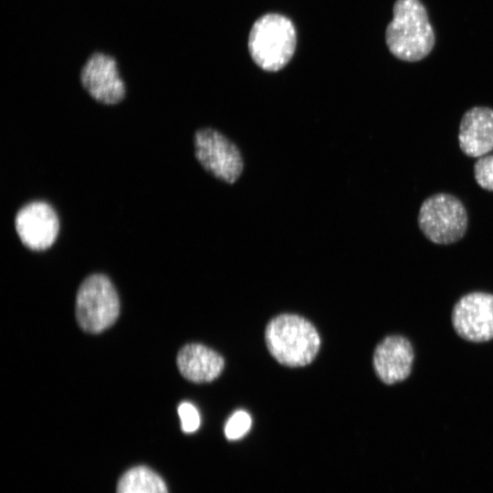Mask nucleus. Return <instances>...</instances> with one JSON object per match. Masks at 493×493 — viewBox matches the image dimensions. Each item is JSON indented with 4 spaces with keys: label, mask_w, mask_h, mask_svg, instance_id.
Segmentation results:
<instances>
[{
    "label": "nucleus",
    "mask_w": 493,
    "mask_h": 493,
    "mask_svg": "<svg viewBox=\"0 0 493 493\" xmlns=\"http://www.w3.org/2000/svg\"><path fill=\"white\" fill-rule=\"evenodd\" d=\"M453 327L462 339L485 342L493 339V294L471 292L463 296L452 312Z\"/></svg>",
    "instance_id": "0eeeda50"
},
{
    "label": "nucleus",
    "mask_w": 493,
    "mask_h": 493,
    "mask_svg": "<svg viewBox=\"0 0 493 493\" xmlns=\"http://www.w3.org/2000/svg\"><path fill=\"white\" fill-rule=\"evenodd\" d=\"M250 426V415L246 411L238 410L228 418L225 426V435L229 440H236L244 436Z\"/></svg>",
    "instance_id": "4468645a"
},
{
    "label": "nucleus",
    "mask_w": 493,
    "mask_h": 493,
    "mask_svg": "<svg viewBox=\"0 0 493 493\" xmlns=\"http://www.w3.org/2000/svg\"><path fill=\"white\" fill-rule=\"evenodd\" d=\"M15 228L26 247L39 251L55 242L59 230V220L51 205L45 201H32L17 210Z\"/></svg>",
    "instance_id": "6e6552de"
},
{
    "label": "nucleus",
    "mask_w": 493,
    "mask_h": 493,
    "mask_svg": "<svg viewBox=\"0 0 493 493\" xmlns=\"http://www.w3.org/2000/svg\"><path fill=\"white\" fill-rule=\"evenodd\" d=\"M417 225L422 234L436 245L454 244L467 230V211L461 200L448 193H436L421 205Z\"/></svg>",
    "instance_id": "20e7f679"
},
{
    "label": "nucleus",
    "mask_w": 493,
    "mask_h": 493,
    "mask_svg": "<svg viewBox=\"0 0 493 493\" xmlns=\"http://www.w3.org/2000/svg\"><path fill=\"white\" fill-rule=\"evenodd\" d=\"M80 81L94 100L104 104H116L125 96V85L116 60L103 53H94L89 58L81 68Z\"/></svg>",
    "instance_id": "1a4fd4ad"
},
{
    "label": "nucleus",
    "mask_w": 493,
    "mask_h": 493,
    "mask_svg": "<svg viewBox=\"0 0 493 493\" xmlns=\"http://www.w3.org/2000/svg\"><path fill=\"white\" fill-rule=\"evenodd\" d=\"M194 155L214 177L232 184L239 178L244 162L237 146L215 129L206 127L194 135Z\"/></svg>",
    "instance_id": "423d86ee"
},
{
    "label": "nucleus",
    "mask_w": 493,
    "mask_h": 493,
    "mask_svg": "<svg viewBox=\"0 0 493 493\" xmlns=\"http://www.w3.org/2000/svg\"><path fill=\"white\" fill-rule=\"evenodd\" d=\"M181 374L194 383H209L222 372L225 361L215 351L200 343L184 345L176 358Z\"/></svg>",
    "instance_id": "f8f14e48"
},
{
    "label": "nucleus",
    "mask_w": 493,
    "mask_h": 493,
    "mask_svg": "<svg viewBox=\"0 0 493 493\" xmlns=\"http://www.w3.org/2000/svg\"><path fill=\"white\" fill-rule=\"evenodd\" d=\"M393 19L385 31L390 52L397 58L415 62L430 54L435 36L427 11L420 0H396Z\"/></svg>",
    "instance_id": "f257e3e1"
},
{
    "label": "nucleus",
    "mask_w": 493,
    "mask_h": 493,
    "mask_svg": "<svg viewBox=\"0 0 493 493\" xmlns=\"http://www.w3.org/2000/svg\"><path fill=\"white\" fill-rule=\"evenodd\" d=\"M178 414L181 419V426L184 433H194L200 425V415L190 403L184 402L178 406Z\"/></svg>",
    "instance_id": "dca6fc26"
},
{
    "label": "nucleus",
    "mask_w": 493,
    "mask_h": 493,
    "mask_svg": "<svg viewBox=\"0 0 493 493\" xmlns=\"http://www.w3.org/2000/svg\"><path fill=\"white\" fill-rule=\"evenodd\" d=\"M116 493H168L163 479L148 467L127 470L119 479Z\"/></svg>",
    "instance_id": "ddd939ff"
},
{
    "label": "nucleus",
    "mask_w": 493,
    "mask_h": 493,
    "mask_svg": "<svg viewBox=\"0 0 493 493\" xmlns=\"http://www.w3.org/2000/svg\"><path fill=\"white\" fill-rule=\"evenodd\" d=\"M265 340L270 354L290 367L310 363L320 346L314 325L295 314H281L272 319L266 327Z\"/></svg>",
    "instance_id": "f03ea898"
},
{
    "label": "nucleus",
    "mask_w": 493,
    "mask_h": 493,
    "mask_svg": "<svg viewBox=\"0 0 493 493\" xmlns=\"http://www.w3.org/2000/svg\"><path fill=\"white\" fill-rule=\"evenodd\" d=\"M119 313V297L107 276L92 274L82 281L76 298V318L82 330L100 333L115 322Z\"/></svg>",
    "instance_id": "39448f33"
},
{
    "label": "nucleus",
    "mask_w": 493,
    "mask_h": 493,
    "mask_svg": "<svg viewBox=\"0 0 493 493\" xmlns=\"http://www.w3.org/2000/svg\"><path fill=\"white\" fill-rule=\"evenodd\" d=\"M414 358V348L409 340L401 335H391L376 346L373 368L383 383L393 384L410 375Z\"/></svg>",
    "instance_id": "9d476101"
},
{
    "label": "nucleus",
    "mask_w": 493,
    "mask_h": 493,
    "mask_svg": "<svg viewBox=\"0 0 493 493\" xmlns=\"http://www.w3.org/2000/svg\"><path fill=\"white\" fill-rule=\"evenodd\" d=\"M297 34L292 22L278 14H267L252 26L248 49L254 62L266 71H278L292 58Z\"/></svg>",
    "instance_id": "7ed1b4c3"
},
{
    "label": "nucleus",
    "mask_w": 493,
    "mask_h": 493,
    "mask_svg": "<svg viewBox=\"0 0 493 493\" xmlns=\"http://www.w3.org/2000/svg\"><path fill=\"white\" fill-rule=\"evenodd\" d=\"M474 177L484 190L493 192V154H486L474 164Z\"/></svg>",
    "instance_id": "2eb2a0df"
},
{
    "label": "nucleus",
    "mask_w": 493,
    "mask_h": 493,
    "mask_svg": "<svg viewBox=\"0 0 493 493\" xmlns=\"http://www.w3.org/2000/svg\"><path fill=\"white\" fill-rule=\"evenodd\" d=\"M458 144L468 157L479 158L493 151V109L477 106L467 110L459 122Z\"/></svg>",
    "instance_id": "9b49d317"
}]
</instances>
